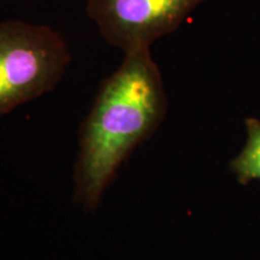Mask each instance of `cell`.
<instances>
[{
	"label": "cell",
	"mask_w": 260,
	"mask_h": 260,
	"mask_svg": "<svg viewBox=\"0 0 260 260\" xmlns=\"http://www.w3.org/2000/svg\"><path fill=\"white\" fill-rule=\"evenodd\" d=\"M204 0H88L87 14L102 37L126 53L149 50L183 23Z\"/></svg>",
	"instance_id": "3957f363"
},
{
	"label": "cell",
	"mask_w": 260,
	"mask_h": 260,
	"mask_svg": "<svg viewBox=\"0 0 260 260\" xmlns=\"http://www.w3.org/2000/svg\"><path fill=\"white\" fill-rule=\"evenodd\" d=\"M246 141L241 151L229 162V168L240 184L260 182V119H245Z\"/></svg>",
	"instance_id": "277c9868"
},
{
	"label": "cell",
	"mask_w": 260,
	"mask_h": 260,
	"mask_svg": "<svg viewBox=\"0 0 260 260\" xmlns=\"http://www.w3.org/2000/svg\"><path fill=\"white\" fill-rule=\"evenodd\" d=\"M167 111V90L151 51L124 54L118 69L103 82L81 128L75 203L95 211L123 162L154 134Z\"/></svg>",
	"instance_id": "6da1fadb"
},
{
	"label": "cell",
	"mask_w": 260,
	"mask_h": 260,
	"mask_svg": "<svg viewBox=\"0 0 260 260\" xmlns=\"http://www.w3.org/2000/svg\"><path fill=\"white\" fill-rule=\"evenodd\" d=\"M71 61L53 28L18 19L0 23V116L50 92Z\"/></svg>",
	"instance_id": "7a4b0ae2"
}]
</instances>
